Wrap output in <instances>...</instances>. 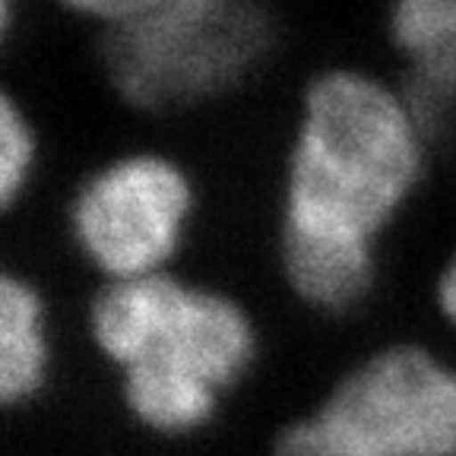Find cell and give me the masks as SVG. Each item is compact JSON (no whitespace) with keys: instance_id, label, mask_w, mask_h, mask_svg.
Listing matches in <instances>:
<instances>
[{"instance_id":"6da1fadb","label":"cell","mask_w":456,"mask_h":456,"mask_svg":"<svg viewBox=\"0 0 456 456\" xmlns=\"http://www.w3.org/2000/svg\"><path fill=\"white\" fill-rule=\"evenodd\" d=\"M421 124L406 99L364 73L307 89L289 165L282 266L295 292L349 311L374 279L370 241L419 181Z\"/></svg>"},{"instance_id":"7a4b0ae2","label":"cell","mask_w":456,"mask_h":456,"mask_svg":"<svg viewBox=\"0 0 456 456\" xmlns=\"http://www.w3.org/2000/svg\"><path fill=\"white\" fill-rule=\"evenodd\" d=\"M93 336L124 368L130 412L168 435L209 421L219 393L254 358V327L235 301L162 276L105 289L93 305Z\"/></svg>"},{"instance_id":"3957f363","label":"cell","mask_w":456,"mask_h":456,"mask_svg":"<svg viewBox=\"0 0 456 456\" xmlns=\"http://www.w3.org/2000/svg\"><path fill=\"white\" fill-rule=\"evenodd\" d=\"M270 38L256 0H162L108 36L105 67L124 99L162 111L228 93L264 61Z\"/></svg>"},{"instance_id":"277c9868","label":"cell","mask_w":456,"mask_h":456,"mask_svg":"<svg viewBox=\"0 0 456 456\" xmlns=\"http://www.w3.org/2000/svg\"><path fill=\"white\" fill-rule=\"evenodd\" d=\"M276 456H456V370L412 346L378 352L279 437Z\"/></svg>"},{"instance_id":"5b68a950","label":"cell","mask_w":456,"mask_h":456,"mask_svg":"<svg viewBox=\"0 0 456 456\" xmlns=\"http://www.w3.org/2000/svg\"><path fill=\"white\" fill-rule=\"evenodd\" d=\"M187 213L191 187L184 175L159 156H130L79 187L73 235L99 270L140 279L175 254Z\"/></svg>"},{"instance_id":"8992f818","label":"cell","mask_w":456,"mask_h":456,"mask_svg":"<svg viewBox=\"0 0 456 456\" xmlns=\"http://www.w3.org/2000/svg\"><path fill=\"white\" fill-rule=\"evenodd\" d=\"M48 339L42 301L22 279L0 282V390L7 403L28 399L45 384Z\"/></svg>"},{"instance_id":"52a82bcc","label":"cell","mask_w":456,"mask_h":456,"mask_svg":"<svg viewBox=\"0 0 456 456\" xmlns=\"http://www.w3.org/2000/svg\"><path fill=\"white\" fill-rule=\"evenodd\" d=\"M390 32L412 67H456V0H393Z\"/></svg>"},{"instance_id":"ba28073f","label":"cell","mask_w":456,"mask_h":456,"mask_svg":"<svg viewBox=\"0 0 456 456\" xmlns=\"http://www.w3.org/2000/svg\"><path fill=\"white\" fill-rule=\"evenodd\" d=\"M32 159H36L32 130H28L20 108L10 99H4V114H0V191H4L7 203H13L16 193L28 181Z\"/></svg>"},{"instance_id":"9c48e42d","label":"cell","mask_w":456,"mask_h":456,"mask_svg":"<svg viewBox=\"0 0 456 456\" xmlns=\"http://www.w3.org/2000/svg\"><path fill=\"white\" fill-rule=\"evenodd\" d=\"M64 4H70V7L83 10V13H89V16L114 20L118 26H121V22L152 10L156 4H162V0H64Z\"/></svg>"},{"instance_id":"30bf717a","label":"cell","mask_w":456,"mask_h":456,"mask_svg":"<svg viewBox=\"0 0 456 456\" xmlns=\"http://www.w3.org/2000/svg\"><path fill=\"white\" fill-rule=\"evenodd\" d=\"M437 295H441V307H444V314H447V321L456 327V256L450 260L447 270H444Z\"/></svg>"}]
</instances>
